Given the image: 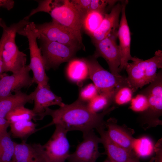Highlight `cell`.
<instances>
[{
    "label": "cell",
    "instance_id": "cell-21",
    "mask_svg": "<svg viewBox=\"0 0 162 162\" xmlns=\"http://www.w3.org/2000/svg\"><path fill=\"white\" fill-rule=\"evenodd\" d=\"M68 78L79 85L89 77L88 69L84 58H73L68 62L66 69Z\"/></svg>",
    "mask_w": 162,
    "mask_h": 162
},
{
    "label": "cell",
    "instance_id": "cell-8",
    "mask_svg": "<svg viewBox=\"0 0 162 162\" xmlns=\"http://www.w3.org/2000/svg\"><path fill=\"white\" fill-rule=\"evenodd\" d=\"M85 59L88 68L89 78L93 82L99 94L113 93L117 87L128 82L127 77L116 76L104 69L93 56Z\"/></svg>",
    "mask_w": 162,
    "mask_h": 162
},
{
    "label": "cell",
    "instance_id": "cell-30",
    "mask_svg": "<svg viewBox=\"0 0 162 162\" xmlns=\"http://www.w3.org/2000/svg\"><path fill=\"white\" fill-rule=\"evenodd\" d=\"M118 2L117 0H92L89 11H98L106 14V12L112 9Z\"/></svg>",
    "mask_w": 162,
    "mask_h": 162
},
{
    "label": "cell",
    "instance_id": "cell-6",
    "mask_svg": "<svg viewBox=\"0 0 162 162\" xmlns=\"http://www.w3.org/2000/svg\"><path fill=\"white\" fill-rule=\"evenodd\" d=\"M18 33L27 37L28 39L30 55L28 66L33 72L34 83L43 86L48 85L49 78L46 74L44 61L37 42L38 34L35 28V24L30 22Z\"/></svg>",
    "mask_w": 162,
    "mask_h": 162
},
{
    "label": "cell",
    "instance_id": "cell-19",
    "mask_svg": "<svg viewBox=\"0 0 162 162\" xmlns=\"http://www.w3.org/2000/svg\"><path fill=\"white\" fill-rule=\"evenodd\" d=\"M14 162H46L42 145L28 144L26 141L15 142Z\"/></svg>",
    "mask_w": 162,
    "mask_h": 162
},
{
    "label": "cell",
    "instance_id": "cell-14",
    "mask_svg": "<svg viewBox=\"0 0 162 162\" xmlns=\"http://www.w3.org/2000/svg\"><path fill=\"white\" fill-rule=\"evenodd\" d=\"M128 1H122L121 17L118 30V37L119 40L118 45L121 56V63L118 72L125 68L129 60L133 62L139 58L132 57L130 54V33L126 18L125 9Z\"/></svg>",
    "mask_w": 162,
    "mask_h": 162
},
{
    "label": "cell",
    "instance_id": "cell-9",
    "mask_svg": "<svg viewBox=\"0 0 162 162\" xmlns=\"http://www.w3.org/2000/svg\"><path fill=\"white\" fill-rule=\"evenodd\" d=\"M52 135L42 145L46 162H65L69 153L70 144L67 137L68 131L62 126L55 125Z\"/></svg>",
    "mask_w": 162,
    "mask_h": 162
},
{
    "label": "cell",
    "instance_id": "cell-38",
    "mask_svg": "<svg viewBox=\"0 0 162 162\" xmlns=\"http://www.w3.org/2000/svg\"><path fill=\"white\" fill-rule=\"evenodd\" d=\"M154 157H153L148 162H154ZM103 162H116L112 161L107 158Z\"/></svg>",
    "mask_w": 162,
    "mask_h": 162
},
{
    "label": "cell",
    "instance_id": "cell-7",
    "mask_svg": "<svg viewBox=\"0 0 162 162\" xmlns=\"http://www.w3.org/2000/svg\"><path fill=\"white\" fill-rule=\"evenodd\" d=\"M38 39L46 69L57 68L62 63L69 62L79 50L58 42L49 40L39 35Z\"/></svg>",
    "mask_w": 162,
    "mask_h": 162
},
{
    "label": "cell",
    "instance_id": "cell-37",
    "mask_svg": "<svg viewBox=\"0 0 162 162\" xmlns=\"http://www.w3.org/2000/svg\"><path fill=\"white\" fill-rule=\"evenodd\" d=\"M0 26L2 27L3 29L7 26L5 23L2 20V19L0 18Z\"/></svg>",
    "mask_w": 162,
    "mask_h": 162
},
{
    "label": "cell",
    "instance_id": "cell-5",
    "mask_svg": "<svg viewBox=\"0 0 162 162\" xmlns=\"http://www.w3.org/2000/svg\"><path fill=\"white\" fill-rule=\"evenodd\" d=\"M29 20L24 18L18 22L13 24L12 28L3 47L2 59L4 72L16 73L27 65L26 55L19 50L15 39L16 33L30 22Z\"/></svg>",
    "mask_w": 162,
    "mask_h": 162
},
{
    "label": "cell",
    "instance_id": "cell-18",
    "mask_svg": "<svg viewBox=\"0 0 162 162\" xmlns=\"http://www.w3.org/2000/svg\"><path fill=\"white\" fill-rule=\"evenodd\" d=\"M122 7V1L118 2L112 8L110 12L106 14L98 28L90 37L94 44L103 40L110 34L118 30L119 17Z\"/></svg>",
    "mask_w": 162,
    "mask_h": 162
},
{
    "label": "cell",
    "instance_id": "cell-23",
    "mask_svg": "<svg viewBox=\"0 0 162 162\" xmlns=\"http://www.w3.org/2000/svg\"><path fill=\"white\" fill-rule=\"evenodd\" d=\"M15 142L7 131L0 134V162L12 161Z\"/></svg>",
    "mask_w": 162,
    "mask_h": 162
},
{
    "label": "cell",
    "instance_id": "cell-22",
    "mask_svg": "<svg viewBox=\"0 0 162 162\" xmlns=\"http://www.w3.org/2000/svg\"><path fill=\"white\" fill-rule=\"evenodd\" d=\"M36 124L32 120H22L10 124L11 134L13 137L26 140L38 130Z\"/></svg>",
    "mask_w": 162,
    "mask_h": 162
},
{
    "label": "cell",
    "instance_id": "cell-2",
    "mask_svg": "<svg viewBox=\"0 0 162 162\" xmlns=\"http://www.w3.org/2000/svg\"><path fill=\"white\" fill-rule=\"evenodd\" d=\"M37 7L32 9L26 18L29 19L40 12L49 14L52 20L70 31L82 43L81 34L83 18L70 0H36Z\"/></svg>",
    "mask_w": 162,
    "mask_h": 162
},
{
    "label": "cell",
    "instance_id": "cell-3",
    "mask_svg": "<svg viewBox=\"0 0 162 162\" xmlns=\"http://www.w3.org/2000/svg\"><path fill=\"white\" fill-rule=\"evenodd\" d=\"M162 68V51H156L154 56L143 60L139 58L128 63L125 69L128 74V82L134 92L155 79L158 69Z\"/></svg>",
    "mask_w": 162,
    "mask_h": 162
},
{
    "label": "cell",
    "instance_id": "cell-20",
    "mask_svg": "<svg viewBox=\"0 0 162 162\" xmlns=\"http://www.w3.org/2000/svg\"><path fill=\"white\" fill-rule=\"evenodd\" d=\"M33 101L32 92L28 94L21 90L0 98V117L5 118L7 114L15 108Z\"/></svg>",
    "mask_w": 162,
    "mask_h": 162
},
{
    "label": "cell",
    "instance_id": "cell-35",
    "mask_svg": "<svg viewBox=\"0 0 162 162\" xmlns=\"http://www.w3.org/2000/svg\"><path fill=\"white\" fill-rule=\"evenodd\" d=\"M14 2L12 0H0V8L2 7L9 10L13 8Z\"/></svg>",
    "mask_w": 162,
    "mask_h": 162
},
{
    "label": "cell",
    "instance_id": "cell-24",
    "mask_svg": "<svg viewBox=\"0 0 162 162\" xmlns=\"http://www.w3.org/2000/svg\"><path fill=\"white\" fill-rule=\"evenodd\" d=\"M105 14L96 11H89L84 16L82 28L90 36L98 28Z\"/></svg>",
    "mask_w": 162,
    "mask_h": 162
},
{
    "label": "cell",
    "instance_id": "cell-27",
    "mask_svg": "<svg viewBox=\"0 0 162 162\" xmlns=\"http://www.w3.org/2000/svg\"><path fill=\"white\" fill-rule=\"evenodd\" d=\"M114 92L109 94H98L87 103L89 110L94 113L104 110L110 107L112 104V97Z\"/></svg>",
    "mask_w": 162,
    "mask_h": 162
},
{
    "label": "cell",
    "instance_id": "cell-1",
    "mask_svg": "<svg viewBox=\"0 0 162 162\" xmlns=\"http://www.w3.org/2000/svg\"><path fill=\"white\" fill-rule=\"evenodd\" d=\"M116 108L112 106L100 113H94L88 109L87 103L78 98L74 103L70 104H64L57 109L47 108L42 116V118L47 116L52 118V121L45 127L59 124L68 132L78 130L83 134L105 126L104 117Z\"/></svg>",
    "mask_w": 162,
    "mask_h": 162
},
{
    "label": "cell",
    "instance_id": "cell-13",
    "mask_svg": "<svg viewBox=\"0 0 162 162\" xmlns=\"http://www.w3.org/2000/svg\"><path fill=\"white\" fill-rule=\"evenodd\" d=\"M30 70L28 65H27L20 71L11 75L2 74L0 76V98L32 85L34 82L29 74Z\"/></svg>",
    "mask_w": 162,
    "mask_h": 162
},
{
    "label": "cell",
    "instance_id": "cell-11",
    "mask_svg": "<svg viewBox=\"0 0 162 162\" xmlns=\"http://www.w3.org/2000/svg\"><path fill=\"white\" fill-rule=\"evenodd\" d=\"M39 35L46 39L80 49L84 48L81 43L69 30L53 21L41 24H35Z\"/></svg>",
    "mask_w": 162,
    "mask_h": 162
},
{
    "label": "cell",
    "instance_id": "cell-4",
    "mask_svg": "<svg viewBox=\"0 0 162 162\" xmlns=\"http://www.w3.org/2000/svg\"><path fill=\"white\" fill-rule=\"evenodd\" d=\"M141 92L147 97L148 103V109L141 113L139 119L142 127L146 130L161 125L162 121L159 119L162 113L161 70L157 74L154 80Z\"/></svg>",
    "mask_w": 162,
    "mask_h": 162
},
{
    "label": "cell",
    "instance_id": "cell-34",
    "mask_svg": "<svg viewBox=\"0 0 162 162\" xmlns=\"http://www.w3.org/2000/svg\"><path fill=\"white\" fill-rule=\"evenodd\" d=\"M162 139L159 140L154 146L156 155L154 157V162H162Z\"/></svg>",
    "mask_w": 162,
    "mask_h": 162
},
{
    "label": "cell",
    "instance_id": "cell-17",
    "mask_svg": "<svg viewBox=\"0 0 162 162\" xmlns=\"http://www.w3.org/2000/svg\"><path fill=\"white\" fill-rule=\"evenodd\" d=\"M106 132L110 140L117 145L130 151H133V146L135 138L133 135L134 130L125 125H119L117 120L110 118L105 121Z\"/></svg>",
    "mask_w": 162,
    "mask_h": 162
},
{
    "label": "cell",
    "instance_id": "cell-36",
    "mask_svg": "<svg viewBox=\"0 0 162 162\" xmlns=\"http://www.w3.org/2000/svg\"><path fill=\"white\" fill-rule=\"evenodd\" d=\"M10 124L5 118L0 117V134L7 131Z\"/></svg>",
    "mask_w": 162,
    "mask_h": 162
},
{
    "label": "cell",
    "instance_id": "cell-28",
    "mask_svg": "<svg viewBox=\"0 0 162 162\" xmlns=\"http://www.w3.org/2000/svg\"><path fill=\"white\" fill-rule=\"evenodd\" d=\"M5 119L10 124L22 120H35L36 115L32 110L26 108L25 106L16 107L6 115Z\"/></svg>",
    "mask_w": 162,
    "mask_h": 162
},
{
    "label": "cell",
    "instance_id": "cell-16",
    "mask_svg": "<svg viewBox=\"0 0 162 162\" xmlns=\"http://www.w3.org/2000/svg\"><path fill=\"white\" fill-rule=\"evenodd\" d=\"M105 128V126H103L96 130L100 135L101 143L108 158L116 162H140V158L134 151L128 150L113 142L108 136Z\"/></svg>",
    "mask_w": 162,
    "mask_h": 162
},
{
    "label": "cell",
    "instance_id": "cell-29",
    "mask_svg": "<svg viewBox=\"0 0 162 162\" xmlns=\"http://www.w3.org/2000/svg\"><path fill=\"white\" fill-rule=\"evenodd\" d=\"M130 102V108L135 112L142 113L146 110L148 108L147 97L141 92L133 97Z\"/></svg>",
    "mask_w": 162,
    "mask_h": 162
},
{
    "label": "cell",
    "instance_id": "cell-12",
    "mask_svg": "<svg viewBox=\"0 0 162 162\" xmlns=\"http://www.w3.org/2000/svg\"><path fill=\"white\" fill-rule=\"evenodd\" d=\"M83 140L77 146L75 151L70 154L68 162H96L101 153L98 149L100 137L94 130L83 134Z\"/></svg>",
    "mask_w": 162,
    "mask_h": 162
},
{
    "label": "cell",
    "instance_id": "cell-10",
    "mask_svg": "<svg viewBox=\"0 0 162 162\" xmlns=\"http://www.w3.org/2000/svg\"><path fill=\"white\" fill-rule=\"evenodd\" d=\"M118 31L110 34L98 43L94 44L95 51L93 57H101L106 62L111 73L116 76H121L118 68L121 63V56L118 45L117 43Z\"/></svg>",
    "mask_w": 162,
    "mask_h": 162
},
{
    "label": "cell",
    "instance_id": "cell-31",
    "mask_svg": "<svg viewBox=\"0 0 162 162\" xmlns=\"http://www.w3.org/2000/svg\"><path fill=\"white\" fill-rule=\"evenodd\" d=\"M99 94L98 90L94 84H89L80 91L79 99L88 103Z\"/></svg>",
    "mask_w": 162,
    "mask_h": 162
},
{
    "label": "cell",
    "instance_id": "cell-25",
    "mask_svg": "<svg viewBox=\"0 0 162 162\" xmlns=\"http://www.w3.org/2000/svg\"><path fill=\"white\" fill-rule=\"evenodd\" d=\"M134 92L128 82L121 85L114 92L112 97V104L122 105L130 102Z\"/></svg>",
    "mask_w": 162,
    "mask_h": 162
},
{
    "label": "cell",
    "instance_id": "cell-39",
    "mask_svg": "<svg viewBox=\"0 0 162 162\" xmlns=\"http://www.w3.org/2000/svg\"><path fill=\"white\" fill-rule=\"evenodd\" d=\"M11 162H14L12 161H11Z\"/></svg>",
    "mask_w": 162,
    "mask_h": 162
},
{
    "label": "cell",
    "instance_id": "cell-15",
    "mask_svg": "<svg viewBox=\"0 0 162 162\" xmlns=\"http://www.w3.org/2000/svg\"><path fill=\"white\" fill-rule=\"evenodd\" d=\"M32 92L34 104L32 110L36 115L35 120L43 119V115L49 106L57 105L60 107L64 104L61 98L51 91L49 84L43 86L37 85Z\"/></svg>",
    "mask_w": 162,
    "mask_h": 162
},
{
    "label": "cell",
    "instance_id": "cell-33",
    "mask_svg": "<svg viewBox=\"0 0 162 162\" xmlns=\"http://www.w3.org/2000/svg\"><path fill=\"white\" fill-rule=\"evenodd\" d=\"M13 24L9 27L7 26L3 29V32L0 40V76L4 72L3 63L2 59V53L4 43L8 37L12 28Z\"/></svg>",
    "mask_w": 162,
    "mask_h": 162
},
{
    "label": "cell",
    "instance_id": "cell-26",
    "mask_svg": "<svg viewBox=\"0 0 162 162\" xmlns=\"http://www.w3.org/2000/svg\"><path fill=\"white\" fill-rule=\"evenodd\" d=\"M133 150L139 158L146 157L152 154L154 150V146L149 137L144 136L138 139L135 138Z\"/></svg>",
    "mask_w": 162,
    "mask_h": 162
},
{
    "label": "cell",
    "instance_id": "cell-32",
    "mask_svg": "<svg viewBox=\"0 0 162 162\" xmlns=\"http://www.w3.org/2000/svg\"><path fill=\"white\" fill-rule=\"evenodd\" d=\"M76 10L83 18L89 11L91 0H70Z\"/></svg>",
    "mask_w": 162,
    "mask_h": 162
}]
</instances>
